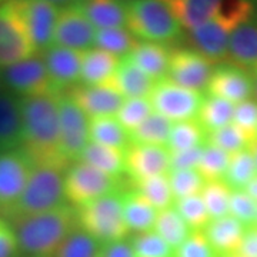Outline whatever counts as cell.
I'll list each match as a JSON object with an SVG mask.
<instances>
[{
    "label": "cell",
    "instance_id": "6da1fadb",
    "mask_svg": "<svg viewBox=\"0 0 257 257\" xmlns=\"http://www.w3.org/2000/svg\"><path fill=\"white\" fill-rule=\"evenodd\" d=\"M62 94H42L20 99L23 139L20 149L33 166L55 165L67 169L60 152L59 99Z\"/></svg>",
    "mask_w": 257,
    "mask_h": 257
},
{
    "label": "cell",
    "instance_id": "7a4b0ae2",
    "mask_svg": "<svg viewBox=\"0 0 257 257\" xmlns=\"http://www.w3.org/2000/svg\"><path fill=\"white\" fill-rule=\"evenodd\" d=\"M19 251L25 257H55L63 240L76 229V211L69 204L56 209L13 217L12 223Z\"/></svg>",
    "mask_w": 257,
    "mask_h": 257
},
{
    "label": "cell",
    "instance_id": "3957f363",
    "mask_svg": "<svg viewBox=\"0 0 257 257\" xmlns=\"http://www.w3.org/2000/svg\"><path fill=\"white\" fill-rule=\"evenodd\" d=\"M254 13V0H223L217 13L210 20L187 30L190 47L213 64L226 62L233 30L253 18Z\"/></svg>",
    "mask_w": 257,
    "mask_h": 257
},
{
    "label": "cell",
    "instance_id": "277c9868",
    "mask_svg": "<svg viewBox=\"0 0 257 257\" xmlns=\"http://www.w3.org/2000/svg\"><path fill=\"white\" fill-rule=\"evenodd\" d=\"M127 30L140 42L170 45L183 33V28L165 0H124Z\"/></svg>",
    "mask_w": 257,
    "mask_h": 257
},
{
    "label": "cell",
    "instance_id": "5b68a950",
    "mask_svg": "<svg viewBox=\"0 0 257 257\" xmlns=\"http://www.w3.org/2000/svg\"><path fill=\"white\" fill-rule=\"evenodd\" d=\"M64 172L66 169L55 165L33 166L25 190L8 214L13 219L43 213L64 204Z\"/></svg>",
    "mask_w": 257,
    "mask_h": 257
},
{
    "label": "cell",
    "instance_id": "8992f818",
    "mask_svg": "<svg viewBox=\"0 0 257 257\" xmlns=\"http://www.w3.org/2000/svg\"><path fill=\"white\" fill-rule=\"evenodd\" d=\"M77 226L97 240L101 246L124 240L128 229L124 214L121 193H109L90 203H86L74 209Z\"/></svg>",
    "mask_w": 257,
    "mask_h": 257
},
{
    "label": "cell",
    "instance_id": "52a82bcc",
    "mask_svg": "<svg viewBox=\"0 0 257 257\" xmlns=\"http://www.w3.org/2000/svg\"><path fill=\"white\" fill-rule=\"evenodd\" d=\"M119 179L83 162H74L64 172V197L72 207H80L101 196L117 192Z\"/></svg>",
    "mask_w": 257,
    "mask_h": 257
},
{
    "label": "cell",
    "instance_id": "ba28073f",
    "mask_svg": "<svg viewBox=\"0 0 257 257\" xmlns=\"http://www.w3.org/2000/svg\"><path fill=\"white\" fill-rule=\"evenodd\" d=\"M0 74L5 90L19 99L42 94H59L52 84L45 60L40 55H33L18 63L2 67Z\"/></svg>",
    "mask_w": 257,
    "mask_h": 257
},
{
    "label": "cell",
    "instance_id": "9c48e42d",
    "mask_svg": "<svg viewBox=\"0 0 257 257\" xmlns=\"http://www.w3.org/2000/svg\"><path fill=\"white\" fill-rule=\"evenodd\" d=\"M204 94L186 89L169 77L159 80L149 96L153 110L173 123L194 120L200 109Z\"/></svg>",
    "mask_w": 257,
    "mask_h": 257
},
{
    "label": "cell",
    "instance_id": "30bf717a",
    "mask_svg": "<svg viewBox=\"0 0 257 257\" xmlns=\"http://www.w3.org/2000/svg\"><path fill=\"white\" fill-rule=\"evenodd\" d=\"M28 33L36 55L53 45L59 8L43 0H9Z\"/></svg>",
    "mask_w": 257,
    "mask_h": 257
},
{
    "label": "cell",
    "instance_id": "8fae6325",
    "mask_svg": "<svg viewBox=\"0 0 257 257\" xmlns=\"http://www.w3.org/2000/svg\"><path fill=\"white\" fill-rule=\"evenodd\" d=\"M60 152L69 165L79 162L89 139V117L67 94L59 99Z\"/></svg>",
    "mask_w": 257,
    "mask_h": 257
},
{
    "label": "cell",
    "instance_id": "7c38bea8",
    "mask_svg": "<svg viewBox=\"0 0 257 257\" xmlns=\"http://www.w3.org/2000/svg\"><path fill=\"white\" fill-rule=\"evenodd\" d=\"M36 55L9 0L0 3V69Z\"/></svg>",
    "mask_w": 257,
    "mask_h": 257
},
{
    "label": "cell",
    "instance_id": "4fadbf2b",
    "mask_svg": "<svg viewBox=\"0 0 257 257\" xmlns=\"http://www.w3.org/2000/svg\"><path fill=\"white\" fill-rule=\"evenodd\" d=\"M33 163L22 149L0 152V209L9 213L26 187Z\"/></svg>",
    "mask_w": 257,
    "mask_h": 257
},
{
    "label": "cell",
    "instance_id": "5bb4252c",
    "mask_svg": "<svg viewBox=\"0 0 257 257\" xmlns=\"http://www.w3.org/2000/svg\"><path fill=\"white\" fill-rule=\"evenodd\" d=\"M213 69L214 64L192 47H179L172 50L167 77L186 89L203 93L207 89Z\"/></svg>",
    "mask_w": 257,
    "mask_h": 257
},
{
    "label": "cell",
    "instance_id": "9a60e30c",
    "mask_svg": "<svg viewBox=\"0 0 257 257\" xmlns=\"http://www.w3.org/2000/svg\"><path fill=\"white\" fill-rule=\"evenodd\" d=\"M96 28L84 16L77 3L59 10L53 45L86 52L94 47Z\"/></svg>",
    "mask_w": 257,
    "mask_h": 257
},
{
    "label": "cell",
    "instance_id": "2e32d148",
    "mask_svg": "<svg viewBox=\"0 0 257 257\" xmlns=\"http://www.w3.org/2000/svg\"><path fill=\"white\" fill-rule=\"evenodd\" d=\"M170 172V152L165 146L130 143L124 150V173L135 183Z\"/></svg>",
    "mask_w": 257,
    "mask_h": 257
},
{
    "label": "cell",
    "instance_id": "e0dca14e",
    "mask_svg": "<svg viewBox=\"0 0 257 257\" xmlns=\"http://www.w3.org/2000/svg\"><path fill=\"white\" fill-rule=\"evenodd\" d=\"M207 93L233 104L247 100L253 94V76L241 67L227 62L214 66L210 80L207 84Z\"/></svg>",
    "mask_w": 257,
    "mask_h": 257
},
{
    "label": "cell",
    "instance_id": "ac0fdd59",
    "mask_svg": "<svg viewBox=\"0 0 257 257\" xmlns=\"http://www.w3.org/2000/svg\"><path fill=\"white\" fill-rule=\"evenodd\" d=\"M89 117L116 116L121 107L124 96L114 87L111 82L97 86H74L67 94Z\"/></svg>",
    "mask_w": 257,
    "mask_h": 257
},
{
    "label": "cell",
    "instance_id": "d6986e66",
    "mask_svg": "<svg viewBox=\"0 0 257 257\" xmlns=\"http://www.w3.org/2000/svg\"><path fill=\"white\" fill-rule=\"evenodd\" d=\"M42 57L56 93L62 94L74 87L76 83H80L83 52L52 45L42 53Z\"/></svg>",
    "mask_w": 257,
    "mask_h": 257
},
{
    "label": "cell",
    "instance_id": "ffe728a7",
    "mask_svg": "<svg viewBox=\"0 0 257 257\" xmlns=\"http://www.w3.org/2000/svg\"><path fill=\"white\" fill-rule=\"evenodd\" d=\"M226 62L244 70H251L257 64L256 15L233 30L229 40Z\"/></svg>",
    "mask_w": 257,
    "mask_h": 257
},
{
    "label": "cell",
    "instance_id": "44dd1931",
    "mask_svg": "<svg viewBox=\"0 0 257 257\" xmlns=\"http://www.w3.org/2000/svg\"><path fill=\"white\" fill-rule=\"evenodd\" d=\"M244 226L233 216H223L219 219H211L204 227L203 233L213 250L219 257L234 254L239 248Z\"/></svg>",
    "mask_w": 257,
    "mask_h": 257
},
{
    "label": "cell",
    "instance_id": "7402d4cb",
    "mask_svg": "<svg viewBox=\"0 0 257 257\" xmlns=\"http://www.w3.org/2000/svg\"><path fill=\"white\" fill-rule=\"evenodd\" d=\"M23 120L20 99L9 92L0 93V152L20 149Z\"/></svg>",
    "mask_w": 257,
    "mask_h": 257
},
{
    "label": "cell",
    "instance_id": "603a6c76",
    "mask_svg": "<svg viewBox=\"0 0 257 257\" xmlns=\"http://www.w3.org/2000/svg\"><path fill=\"white\" fill-rule=\"evenodd\" d=\"M110 82L124 96V99L149 97L156 84L128 56L120 57L117 70Z\"/></svg>",
    "mask_w": 257,
    "mask_h": 257
},
{
    "label": "cell",
    "instance_id": "cb8c5ba5",
    "mask_svg": "<svg viewBox=\"0 0 257 257\" xmlns=\"http://www.w3.org/2000/svg\"><path fill=\"white\" fill-rule=\"evenodd\" d=\"M77 6L96 30L126 28L127 25L124 0H77Z\"/></svg>",
    "mask_w": 257,
    "mask_h": 257
},
{
    "label": "cell",
    "instance_id": "d4e9b609",
    "mask_svg": "<svg viewBox=\"0 0 257 257\" xmlns=\"http://www.w3.org/2000/svg\"><path fill=\"white\" fill-rule=\"evenodd\" d=\"M170 55L172 49H169L166 45L139 40L136 46L126 56L138 64L147 76H150L155 82H159L167 77Z\"/></svg>",
    "mask_w": 257,
    "mask_h": 257
},
{
    "label": "cell",
    "instance_id": "484cf974",
    "mask_svg": "<svg viewBox=\"0 0 257 257\" xmlns=\"http://www.w3.org/2000/svg\"><path fill=\"white\" fill-rule=\"evenodd\" d=\"M120 57L100 49H89L83 52L80 84L97 86L110 82L117 70Z\"/></svg>",
    "mask_w": 257,
    "mask_h": 257
},
{
    "label": "cell",
    "instance_id": "4316f807",
    "mask_svg": "<svg viewBox=\"0 0 257 257\" xmlns=\"http://www.w3.org/2000/svg\"><path fill=\"white\" fill-rule=\"evenodd\" d=\"M121 203H123L124 221L127 224L128 231L132 230L139 234L153 230L157 210L136 189L121 193Z\"/></svg>",
    "mask_w": 257,
    "mask_h": 257
},
{
    "label": "cell",
    "instance_id": "83f0119b",
    "mask_svg": "<svg viewBox=\"0 0 257 257\" xmlns=\"http://www.w3.org/2000/svg\"><path fill=\"white\" fill-rule=\"evenodd\" d=\"M186 30L200 26L210 20L220 8L223 0H165Z\"/></svg>",
    "mask_w": 257,
    "mask_h": 257
},
{
    "label": "cell",
    "instance_id": "f1b7e54d",
    "mask_svg": "<svg viewBox=\"0 0 257 257\" xmlns=\"http://www.w3.org/2000/svg\"><path fill=\"white\" fill-rule=\"evenodd\" d=\"M79 162L96 167L106 175L119 179L124 173V150L89 142L83 149Z\"/></svg>",
    "mask_w": 257,
    "mask_h": 257
},
{
    "label": "cell",
    "instance_id": "f546056e",
    "mask_svg": "<svg viewBox=\"0 0 257 257\" xmlns=\"http://www.w3.org/2000/svg\"><path fill=\"white\" fill-rule=\"evenodd\" d=\"M89 139L93 143L126 150L130 145L128 133L116 116H101L89 119Z\"/></svg>",
    "mask_w": 257,
    "mask_h": 257
},
{
    "label": "cell",
    "instance_id": "4dcf8cb0",
    "mask_svg": "<svg viewBox=\"0 0 257 257\" xmlns=\"http://www.w3.org/2000/svg\"><path fill=\"white\" fill-rule=\"evenodd\" d=\"M173 121L165 116L153 111L143 123H140L135 130L128 133L130 143L135 145H153V146H167L170 138Z\"/></svg>",
    "mask_w": 257,
    "mask_h": 257
},
{
    "label": "cell",
    "instance_id": "1f68e13d",
    "mask_svg": "<svg viewBox=\"0 0 257 257\" xmlns=\"http://www.w3.org/2000/svg\"><path fill=\"white\" fill-rule=\"evenodd\" d=\"M233 111H234L233 103L207 94L203 97L196 120L207 135L210 132L230 124L233 120Z\"/></svg>",
    "mask_w": 257,
    "mask_h": 257
},
{
    "label": "cell",
    "instance_id": "d6a6232c",
    "mask_svg": "<svg viewBox=\"0 0 257 257\" xmlns=\"http://www.w3.org/2000/svg\"><path fill=\"white\" fill-rule=\"evenodd\" d=\"M153 230L173 250L179 247L192 233L190 227L186 224V221L180 216V213L176 210L175 206H170L165 210L157 211Z\"/></svg>",
    "mask_w": 257,
    "mask_h": 257
},
{
    "label": "cell",
    "instance_id": "836d02e7",
    "mask_svg": "<svg viewBox=\"0 0 257 257\" xmlns=\"http://www.w3.org/2000/svg\"><path fill=\"white\" fill-rule=\"evenodd\" d=\"M256 175L257 170L253 156L248 149H244L230 155L229 167L223 177V182L229 186L230 190H244V187Z\"/></svg>",
    "mask_w": 257,
    "mask_h": 257
},
{
    "label": "cell",
    "instance_id": "e575fe53",
    "mask_svg": "<svg viewBox=\"0 0 257 257\" xmlns=\"http://www.w3.org/2000/svg\"><path fill=\"white\" fill-rule=\"evenodd\" d=\"M203 145H206V132L194 119L175 123L166 147L170 153H177Z\"/></svg>",
    "mask_w": 257,
    "mask_h": 257
},
{
    "label": "cell",
    "instance_id": "d590c367",
    "mask_svg": "<svg viewBox=\"0 0 257 257\" xmlns=\"http://www.w3.org/2000/svg\"><path fill=\"white\" fill-rule=\"evenodd\" d=\"M139 40L126 28L97 29L94 36V47L107 53L123 57L132 52Z\"/></svg>",
    "mask_w": 257,
    "mask_h": 257
},
{
    "label": "cell",
    "instance_id": "8d00e7d4",
    "mask_svg": "<svg viewBox=\"0 0 257 257\" xmlns=\"http://www.w3.org/2000/svg\"><path fill=\"white\" fill-rule=\"evenodd\" d=\"M135 184H136V190L157 211L165 210L167 207L173 206L175 197H173L170 182H169V173L167 175L153 176V177L145 179V180L138 182Z\"/></svg>",
    "mask_w": 257,
    "mask_h": 257
},
{
    "label": "cell",
    "instance_id": "74e56055",
    "mask_svg": "<svg viewBox=\"0 0 257 257\" xmlns=\"http://www.w3.org/2000/svg\"><path fill=\"white\" fill-rule=\"evenodd\" d=\"M101 244L84 230L74 229L57 248L55 257H94L100 253Z\"/></svg>",
    "mask_w": 257,
    "mask_h": 257
},
{
    "label": "cell",
    "instance_id": "f35d334b",
    "mask_svg": "<svg viewBox=\"0 0 257 257\" xmlns=\"http://www.w3.org/2000/svg\"><path fill=\"white\" fill-rule=\"evenodd\" d=\"M229 162L230 153L206 143L203 147L202 159L196 167V170L200 173L204 182L223 180L226 170L229 167Z\"/></svg>",
    "mask_w": 257,
    "mask_h": 257
},
{
    "label": "cell",
    "instance_id": "ab89813d",
    "mask_svg": "<svg viewBox=\"0 0 257 257\" xmlns=\"http://www.w3.org/2000/svg\"><path fill=\"white\" fill-rule=\"evenodd\" d=\"M251 142H253V139L248 138L241 128H239L233 123L206 135V143L207 145L219 147L230 155L248 149V145Z\"/></svg>",
    "mask_w": 257,
    "mask_h": 257
},
{
    "label": "cell",
    "instance_id": "60d3db41",
    "mask_svg": "<svg viewBox=\"0 0 257 257\" xmlns=\"http://www.w3.org/2000/svg\"><path fill=\"white\" fill-rule=\"evenodd\" d=\"M202 199L211 219H219L229 214V202L231 190L223 180L206 182L202 190Z\"/></svg>",
    "mask_w": 257,
    "mask_h": 257
},
{
    "label": "cell",
    "instance_id": "b9f144b4",
    "mask_svg": "<svg viewBox=\"0 0 257 257\" xmlns=\"http://www.w3.org/2000/svg\"><path fill=\"white\" fill-rule=\"evenodd\" d=\"M173 206L192 231H203L210 221V216L203 202L202 194H194L186 199L176 200Z\"/></svg>",
    "mask_w": 257,
    "mask_h": 257
},
{
    "label": "cell",
    "instance_id": "7bdbcfd3",
    "mask_svg": "<svg viewBox=\"0 0 257 257\" xmlns=\"http://www.w3.org/2000/svg\"><path fill=\"white\" fill-rule=\"evenodd\" d=\"M169 182L172 193L176 200L186 199L194 194H200L204 187V179L196 169H184V170H170Z\"/></svg>",
    "mask_w": 257,
    "mask_h": 257
},
{
    "label": "cell",
    "instance_id": "ee69618b",
    "mask_svg": "<svg viewBox=\"0 0 257 257\" xmlns=\"http://www.w3.org/2000/svg\"><path fill=\"white\" fill-rule=\"evenodd\" d=\"M153 106L149 100V97H136V99H126L123 101L121 107L116 113V119L124 127V130L130 133L132 130L138 127L140 123L153 113Z\"/></svg>",
    "mask_w": 257,
    "mask_h": 257
},
{
    "label": "cell",
    "instance_id": "f6af8a7d",
    "mask_svg": "<svg viewBox=\"0 0 257 257\" xmlns=\"http://www.w3.org/2000/svg\"><path fill=\"white\" fill-rule=\"evenodd\" d=\"M136 257H175V250L155 230L139 233L130 240Z\"/></svg>",
    "mask_w": 257,
    "mask_h": 257
},
{
    "label": "cell",
    "instance_id": "bcb514c9",
    "mask_svg": "<svg viewBox=\"0 0 257 257\" xmlns=\"http://www.w3.org/2000/svg\"><path fill=\"white\" fill-rule=\"evenodd\" d=\"M257 202H254L244 190H231L229 202V214L244 226L256 224Z\"/></svg>",
    "mask_w": 257,
    "mask_h": 257
},
{
    "label": "cell",
    "instance_id": "7dc6e473",
    "mask_svg": "<svg viewBox=\"0 0 257 257\" xmlns=\"http://www.w3.org/2000/svg\"><path fill=\"white\" fill-rule=\"evenodd\" d=\"M231 123L241 128L250 139H257V101L247 99L234 104Z\"/></svg>",
    "mask_w": 257,
    "mask_h": 257
},
{
    "label": "cell",
    "instance_id": "c3c4849f",
    "mask_svg": "<svg viewBox=\"0 0 257 257\" xmlns=\"http://www.w3.org/2000/svg\"><path fill=\"white\" fill-rule=\"evenodd\" d=\"M175 257H219L203 231H192L175 250Z\"/></svg>",
    "mask_w": 257,
    "mask_h": 257
},
{
    "label": "cell",
    "instance_id": "681fc988",
    "mask_svg": "<svg viewBox=\"0 0 257 257\" xmlns=\"http://www.w3.org/2000/svg\"><path fill=\"white\" fill-rule=\"evenodd\" d=\"M18 237L12 223L0 217V257L19 256Z\"/></svg>",
    "mask_w": 257,
    "mask_h": 257
},
{
    "label": "cell",
    "instance_id": "f907efd6",
    "mask_svg": "<svg viewBox=\"0 0 257 257\" xmlns=\"http://www.w3.org/2000/svg\"><path fill=\"white\" fill-rule=\"evenodd\" d=\"M203 146L194 147L190 150L170 153V170H184V169H196L203 155Z\"/></svg>",
    "mask_w": 257,
    "mask_h": 257
},
{
    "label": "cell",
    "instance_id": "816d5d0a",
    "mask_svg": "<svg viewBox=\"0 0 257 257\" xmlns=\"http://www.w3.org/2000/svg\"><path fill=\"white\" fill-rule=\"evenodd\" d=\"M236 254L240 257H257V224H251L244 229L243 239Z\"/></svg>",
    "mask_w": 257,
    "mask_h": 257
},
{
    "label": "cell",
    "instance_id": "f5cc1de1",
    "mask_svg": "<svg viewBox=\"0 0 257 257\" xmlns=\"http://www.w3.org/2000/svg\"><path fill=\"white\" fill-rule=\"evenodd\" d=\"M100 257H136L133 247L127 240H119L103 244L100 248Z\"/></svg>",
    "mask_w": 257,
    "mask_h": 257
},
{
    "label": "cell",
    "instance_id": "db71d44e",
    "mask_svg": "<svg viewBox=\"0 0 257 257\" xmlns=\"http://www.w3.org/2000/svg\"><path fill=\"white\" fill-rule=\"evenodd\" d=\"M244 192L247 193L248 196H250L254 202H257V175L254 176L253 180L244 187Z\"/></svg>",
    "mask_w": 257,
    "mask_h": 257
},
{
    "label": "cell",
    "instance_id": "11a10c76",
    "mask_svg": "<svg viewBox=\"0 0 257 257\" xmlns=\"http://www.w3.org/2000/svg\"><path fill=\"white\" fill-rule=\"evenodd\" d=\"M43 2L52 3L59 9H63V8H67V6H72L74 3H77V0H43Z\"/></svg>",
    "mask_w": 257,
    "mask_h": 257
},
{
    "label": "cell",
    "instance_id": "9f6ffc18",
    "mask_svg": "<svg viewBox=\"0 0 257 257\" xmlns=\"http://www.w3.org/2000/svg\"><path fill=\"white\" fill-rule=\"evenodd\" d=\"M248 150L253 156V160H254V165H256V170H257V139H254L250 145H248Z\"/></svg>",
    "mask_w": 257,
    "mask_h": 257
},
{
    "label": "cell",
    "instance_id": "6f0895ef",
    "mask_svg": "<svg viewBox=\"0 0 257 257\" xmlns=\"http://www.w3.org/2000/svg\"><path fill=\"white\" fill-rule=\"evenodd\" d=\"M253 100L257 101V77H253V94H251Z\"/></svg>",
    "mask_w": 257,
    "mask_h": 257
},
{
    "label": "cell",
    "instance_id": "680465c9",
    "mask_svg": "<svg viewBox=\"0 0 257 257\" xmlns=\"http://www.w3.org/2000/svg\"><path fill=\"white\" fill-rule=\"evenodd\" d=\"M250 73H251L253 77H257V64L253 67V69H251V70H250Z\"/></svg>",
    "mask_w": 257,
    "mask_h": 257
},
{
    "label": "cell",
    "instance_id": "91938a15",
    "mask_svg": "<svg viewBox=\"0 0 257 257\" xmlns=\"http://www.w3.org/2000/svg\"><path fill=\"white\" fill-rule=\"evenodd\" d=\"M3 92H6V90H5V86H3V80H2V74H0V93H3Z\"/></svg>",
    "mask_w": 257,
    "mask_h": 257
},
{
    "label": "cell",
    "instance_id": "94428289",
    "mask_svg": "<svg viewBox=\"0 0 257 257\" xmlns=\"http://www.w3.org/2000/svg\"><path fill=\"white\" fill-rule=\"evenodd\" d=\"M223 257H240L239 254H236V253H234V254H229V256H223Z\"/></svg>",
    "mask_w": 257,
    "mask_h": 257
},
{
    "label": "cell",
    "instance_id": "6125c7cd",
    "mask_svg": "<svg viewBox=\"0 0 257 257\" xmlns=\"http://www.w3.org/2000/svg\"><path fill=\"white\" fill-rule=\"evenodd\" d=\"M256 224H257V211H256Z\"/></svg>",
    "mask_w": 257,
    "mask_h": 257
},
{
    "label": "cell",
    "instance_id": "be15d7a7",
    "mask_svg": "<svg viewBox=\"0 0 257 257\" xmlns=\"http://www.w3.org/2000/svg\"><path fill=\"white\" fill-rule=\"evenodd\" d=\"M94 257H100V253H99V254H97V256H94Z\"/></svg>",
    "mask_w": 257,
    "mask_h": 257
},
{
    "label": "cell",
    "instance_id": "e7e4bbea",
    "mask_svg": "<svg viewBox=\"0 0 257 257\" xmlns=\"http://www.w3.org/2000/svg\"><path fill=\"white\" fill-rule=\"evenodd\" d=\"M3 2H5V0H0V3H3Z\"/></svg>",
    "mask_w": 257,
    "mask_h": 257
},
{
    "label": "cell",
    "instance_id": "03108f58",
    "mask_svg": "<svg viewBox=\"0 0 257 257\" xmlns=\"http://www.w3.org/2000/svg\"><path fill=\"white\" fill-rule=\"evenodd\" d=\"M256 138H257V133H256Z\"/></svg>",
    "mask_w": 257,
    "mask_h": 257
}]
</instances>
